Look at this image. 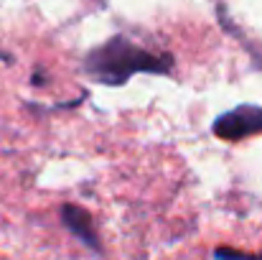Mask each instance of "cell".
Instances as JSON below:
<instances>
[{
  "label": "cell",
  "mask_w": 262,
  "mask_h": 260,
  "mask_svg": "<svg viewBox=\"0 0 262 260\" xmlns=\"http://www.w3.org/2000/svg\"><path fill=\"white\" fill-rule=\"evenodd\" d=\"M173 69L171 54H153L125 36H115L84 56V74L107 87L125 85L133 74H168Z\"/></svg>",
  "instance_id": "1"
},
{
  "label": "cell",
  "mask_w": 262,
  "mask_h": 260,
  "mask_svg": "<svg viewBox=\"0 0 262 260\" xmlns=\"http://www.w3.org/2000/svg\"><path fill=\"white\" fill-rule=\"evenodd\" d=\"M214 135L222 141H245L250 135H260L262 133V107L257 105H239L229 112H222L214 125H211Z\"/></svg>",
  "instance_id": "2"
},
{
  "label": "cell",
  "mask_w": 262,
  "mask_h": 260,
  "mask_svg": "<svg viewBox=\"0 0 262 260\" xmlns=\"http://www.w3.org/2000/svg\"><path fill=\"white\" fill-rule=\"evenodd\" d=\"M61 222L64 227L84 245L92 253H102V243H99V235H97V227H94V219L87 209L77 207V204H64L61 207Z\"/></svg>",
  "instance_id": "3"
},
{
  "label": "cell",
  "mask_w": 262,
  "mask_h": 260,
  "mask_svg": "<svg viewBox=\"0 0 262 260\" xmlns=\"http://www.w3.org/2000/svg\"><path fill=\"white\" fill-rule=\"evenodd\" d=\"M216 260H262V253H239V250H232V248H219L214 253Z\"/></svg>",
  "instance_id": "4"
}]
</instances>
